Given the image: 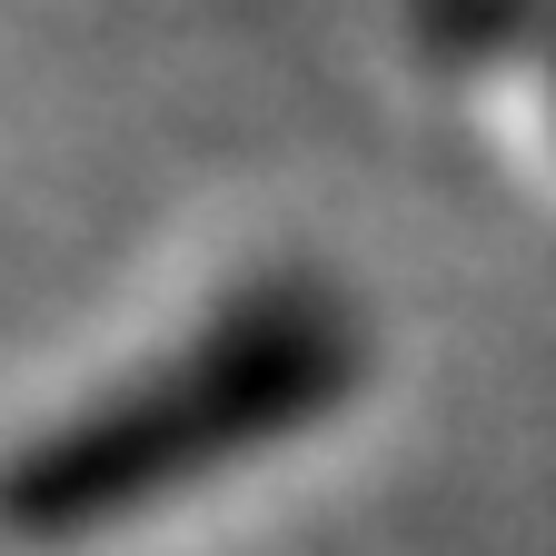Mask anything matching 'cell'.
<instances>
[{
    "instance_id": "1",
    "label": "cell",
    "mask_w": 556,
    "mask_h": 556,
    "mask_svg": "<svg viewBox=\"0 0 556 556\" xmlns=\"http://www.w3.org/2000/svg\"><path fill=\"white\" fill-rule=\"evenodd\" d=\"M388 378V318L338 258H249L0 438V546L110 556L328 447Z\"/></svg>"
},
{
    "instance_id": "2",
    "label": "cell",
    "mask_w": 556,
    "mask_h": 556,
    "mask_svg": "<svg viewBox=\"0 0 556 556\" xmlns=\"http://www.w3.org/2000/svg\"><path fill=\"white\" fill-rule=\"evenodd\" d=\"M428 40L477 100H497L517 150L556 189V0H428Z\"/></svg>"
}]
</instances>
